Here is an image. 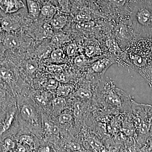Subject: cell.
<instances>
[{"label":"cell","instance_id":"cell-18","mask_svg":"<svg viewBox=\"0 0 152 152\" xmlns=\"http://www.w3.org/2000/svg\"><path fill=\"white\" fill-rule=\"evenodd\" d=\"M27 71L30 74H32L38 68L37 62L35 60L32 59L29 60L27 62L26 65Z\"/></svg>","mask_w":152,"mask_h":152},{"label":"cell","instance_id":"cell-22","mask_svg":"<svg viewBox=\"0 0 152 152\" xmlns=\"http://www.w3.org/2000/svg\"><path fill=\"white\" fill-rule=\"evenodd\" d=\"M74 115L77 118H78L81 115L83 110V105L80 102H77L74 105Z\"/></svg>","mask_w":152,"mask_h":152},{"label":"cell","instance_id":"cell-38","mask_svg":"<svg viewBox=\"0 0 152 152\" xmlns=\"http://www.w3.org/2000/svg\"><path fill=\"white\" fill-rule=\"evenodd\" d=\"M5 96V92L1 88H0V99L4 97Z\"/></svg>","mask_w":152,"mask_h":152},{"label":"cell","instance_id":"cell-5","mask_svg":"<svg viewBox=\"0 0 152 152\" xmlns=\"http://www.w3.org/2000/svg\"><path fill=\"white\" fill-rule=\"evenodd\" d=\"M67 19V17L64 14V12L58 11L54 17L50 20V23L53 28L61 29L66 26Z\"/></svg>","mask_w":152,"mask_h":152},{"label":"cell","instance_id":"cell-25","mask_svg":"<svg viewBox=\"0 0 152 152\" xmlns=\"http://www.w3.org/2000/svg\"><path fill=\"white\" fill-rule=\"evenodd\" d=\"M72 117L70 114L65 113L61 115L59 117L58 121L61 124H67L72 121Z\"/></svg>","mask_w":152,"mask_h":152},{"label":"cell","instance_id":"cell-9","mask_svg":"<svg viewBox=\"0 0 152 152\" xmlns=\"http://www.w3.org/2000/svg\"><path fill=\"white\" fill-rule=\"evenodd\" d=\"M0 22L3 30L6 31L10 32L18 28L16 23L10 18H4Z\"/></svg>","mask_w":152,"mask_h":152},{"label":"cell","instance_id":"cell-7","mask_svg":"<svg viewBox=\"0 0 152 152\" xmlns=\"http://www.w3.org/2000/svg\"><path fill=\"white\" fill-rule=\"evenodd\" d=\"M4 45L6 48H16L20 46V41L16 36L9 34L6 36L4 40Z\"/></svg>","mask_w":152,"mask_h":152},{"label":"cell","instance_id":"cell-29","mask_svg":"<svg viewBox=\"0 0 152 152\" xmlns=\"http://www.w3.org/2000/svg\"><path fill=\"white\" fill-rule=\"evenodd\" d=\"M85 61H86V58L85 56L83 55H80L75 58L74 60V63L76 65L80 66L83 64Z\"/></svg>","mask_w":152,"mask_h":152},{"label":"cell","instance_id":"cell-31","mask_svg":"<svg viewBox=\"0 0 152 152\" xmlns=\"http://www.w3.org/2000/svg\"><path fill=\"white\" fill-rule=\"evenodd\" d=\"M142 150L143 151H152V135L149 138L145 147Z\"/></svg>","mask_w":152,"mask_h":152},{"label":"cell","instance_id":"cell-23","mask_svg":"<svg viewBox=\"0 0 152 152\" xmlns=\"http://www.w3.org/2000/svg\"><path fill=\"white\" fill-rule=\"evenodd\" d=\"M77 50V46L75 43L69 44L66 48L67 54L69 56H73L75 55Z\"/></svg>","mask_w":152,"mask_h":152},{"label":"cell","instance_id":"cell-30","mask_svg":"<svg viewBox=\"0 0 152 152\" xmlns=\"http://www.w3.org/2000/svg\"><path fill=\"white\" fill-rule=\"evenodd\" d=\"M109 3L116 7H122L124 5L126 0H108Z\"/></svg>","mask_w":152,"mask_h":152},{"label":"cell","instance_id":"cell-37","mask_svg":"<svg viewBox=\"0 0 152 152\" xmlns=\"http://www.w3.org/2000/svg\"><path fill=\"white\" fill-rule=\"evenodd\" d=\"M18 148L19 151L25 152L26 151V149L25 147L23 145H19L18 147Z\"/></svg>","mask_w":152,"mask_h":152},{"label":"cell","instance_id":"cell-1","mask_svg":"<svg viewBox=\"0 0 152 152\" xmlns=\"http://www.w3.org/2000/svg\"><path fill=\"white\" fill-rule=\"evenodd\" d=\"M131 26L136 37L152 38V0H142L130 14Z\"/></svg>","mask_w":152,"mask_h":152},{"label":"cell","instance_id":"cell-12","mask_svg":"<svg viewBox=\"0 0 152 152\" xmlns=\"http://www.w3.org/2000/svg\"><path fill=\"white\" fill-rule=\"evenodd\" d=\"M52 39L55 43L60 45L67 42L69 41V38L67 35L66 34L59 33L54 34L52 37Z\"/></svg>","mask_w":152,"mask_h":152},{"label":"cell","instance_id":"cell-27","mask_svg":"<svg viewBox=\"0 0 152 152\" xmlns=\"http://www.w3.org/2000/svg\"><path fill=\"white\" fill-rule=\"evenodd\" d=\"M56 80L51 79L49 80L46 85V88L48 90H53L56 89L58 86V82Z\"/></svg>","mask_w":152,"mask_h":152},{"label":"cell","instance_id":"cell-14","mask_svg":"<svg viewBox=\"0 0 152 152\" xmlns=\"http://www.w3.org/2000/svg\"><path fill=\"white\" fill-rule=\"evenodd\" d=\"M51 58L55 61H61L64 59L65 55L62 49H55L51 53Z\"/></svg>","mask_w":152,"mask_h":152},{"label":"cell","instance_id":"cell-41","mask_svg":"<svg viewBox=\"0 0 152 152\" xmlns=\"http://www.w3.org/2000/svg\"><path fill=\"white\" fill-rule=\"evenodd\" d=\"M1 53H0V57H1Z\"/></svg>","mask_w":152,"mask_h":152},{"label":"cell","instance_id":"cell-35","mask_svg":"<svg viewBox=\"0 0 152 152\" xmlns=\"http://www.w3.org/2000/svg\"><path fill=\"white\" fill-rule=\"evenodd\" d=\"M86 54L88 56H94V48L93 47H88L86 49Z\"/></svg>","mask_w":152,"mask_h":152},{"label":"cell","instance_id":"cell-2","mask_svg":"<svg viewBox=\"0 0 152 152\" xmlns=\"http://www.w3.org/2000/svg\"><path fill=\"white\" fill-rule=\"evenodd\" d=\"M25 7L23 0H0V9L6 13H14Z\"/></svg>","mask_w":152,"mask_h":152},{"label":"cell","instance_id":"cell-17","mask_svg":"<svg viewBox=\"0 0 152 152\" xmlns=\"http://www.w3.org/2000/svg\"><path fill=\"white\" fill-rule=\"evenodd\" d=\"M20 142L23 143L25 146H27L28 147L29 150L33 149L34 147V142L32 138L29 136L23 135L20 137Z\"/></svg>","mask_w":152,"mask_h":152},{"label":"cell","instance_id":"cell-39","mask_svg":"<svg viewBox=\"0 0 152 152\" xmlns=\"http://www.w3.org/2000/svg\"><path fill=\"white\" fill-rule=\"evenodd\" d=\"M44 1V3L45 2H49L53 4L54 5L57 2V0H43Z\"/></svg>","mask_w":152,"mask_h":152},{"label":"cell","instance_id":"cell-4","mask_svg":"<svg viewBox=\"0 0 152 152\" xmlns=\"http://www.w3.org/2000/svg\"><path fill=\"white\" fill-rule=\"evenodd\" d=\"M30 18L37 19L40 15L41 7L38 0H26Z\"/></svg>","mask_w":152,"mask_h":152},{"label":"cell","instance_id":"cell-13","mask_svg":"<svg viewBox=\"0 0 152 152\" xmlns=\"http://www.w3.org/2000/svg\"><path fill=\"white\" fill-rule=\"evenodd\" d=\"M61 12L68 13L70 11L71 0H57Z\"/></svg>","mask_w":152,"mask_h":152},{"label":"cell","instance_id":"cell-11","mask_svg":"<svg viewBox=\"0 0 152 152\" xmlns=\"http://www.w3.org/2000/svg\"><path fill=\"white\" fill-rule=\"evenodd\" d=\"M106 102L114 106H118L121 104L120 97L115 93L110 91L106 96Z\"/></svg>","mask_w":152,"mask_h":152},{"label":"cell","instance_id":"cell-40","mask_svg":"<svg viewBox=\"0 0 152 152\" xmlns=\"http://www.w3.org/2000/svg\"><path fill=\"white\" fill-rule=\"evenodd\" d=\"M3 29L2 28L1 25V22H0V33L2 31Z\"/></svg>","mask_w":152,"mask_h":152},{"label":"cell","instance_id":"cell-36","mask_svg":"<svg viewBox=\"0 0 152 152\" xmlns=\"http://www.w3.org/2000/svg\"><path fill=\"white\" fill-rule=\"evenodd\" d=\"M37 99L39 102L41 103L44 104L45 103V98L43 97V96H39L37 98Z\"/></svg>","mask_w":152,"mask_h":152},{"label":"cell","instance_id":"cell-26","mask_svg":"<svg viewBox=\"0 0 152 152\" xmlns=\"http://www.w3.org/2000/svg\"><path fill=\"white\" fill-rule=\"evenodd\" d=\"M55 79L58 82H61L62 83H66L69 80V76L67 74L63 72L56 75Z\"/></svg>","mask_w":152,"mask_h":152},{"label":"cell","instance_id":"cell-20","mask_svg":"<svg viewBox=\"0 0 152 152\" xmlns=\"http://www.w3.org/2000/svg\"><path fill=\"white\" fill-rule=\"evenodd\" d=\"M47 70L51 73L56 74L63 72V68L61 66L56 65H52L47 66Z\"/></svg>","mask_w":152,"mask_h":152},{"label":"cell","instance_id":"cell-24","mask_svg":"<svg viewBox=\"0 0 152 152\" xmlns=\"http://www.w3.org/2000/svg\"><path fill=\"white\" fill-rule=\"evenodd\" d=\"M43 28L44 33L46 37H52L54 34L53 31V27L50 23L48 24V23H45L43 26Z\"/></svg>","mask_w":152,"mask_h":152},{"label":"cell","instance_id":"cell-16","mask_svg":"<svg viewBox=\"0 0 152 152\" xmlns=\"http://www.w3.org/2000/svg\"><path fill=\"white\" fill-rule=\"evenodd\" d=\"M72 90V88L70 86L65 85L61 86L58 89V96L61 97L67 96Z\"/></svg>","mask_w":152,"mask_h":152},{"label":"cell","instance_id":"cell-15","mask_svg":"<svg viewBox=\"0 0 152 152\" xmlns=\"http://www.w3.org/2000/svg\"><path fill=\"white\" fill-rule=\"evenodd\" d=\"M0 77L5 80H12L14 77V74L8 68H0Z\"/></svg>","mask_w":152,"mask_h":152},{"label":"cell","instance_id":"cell-8","mask_svg":"<svg viewBox=\"0 0 152 152\" xmlns=\"http://www.w3.org/2000/svg\"><path fill=\"white\" fill-rule=\"evenodd\" d=\"M111 63L107 59L104 58L99 60L93 64L92 69L96 72L102 73L104 72Z\"/></svg>","mask_w":152,"mask_h":152},{"label":"cell","instance_id":"cell-32","mask_svg":"<svg viewBox=\"0 0 152 152\" xmlns=\"http://www.w3.org/2000/svg\"><path fill=\"white\" fill-rule=\"evenodd\" d=\"M13 118V115L12 114L10 115V118H9L7 121L5 122L4 125V127H3V131L4 132L6 131L7 129H8L10 125H11L12 121Z\"/></svg>","mask_w":152,"mask_h":152},{"label":"cell","instance_id":"cell-6","mask_svg":"<svg viewBox=\"0 0 152 152\" xmlns=\"http://www.w3.org/2000/svg\"><path fill=\"white\" fill-rule=\"evenodd\" d=\"M21 115L23 119L26 121H33L35 117V110L30 105H24L21 110Z\"/></svg>","mask_w":152,"mask_h":152},{"label":"cell","instance_id":"cell-10","mask_svg":"<svg viewBox=\"0 0 152 152\" xmlns=\"http://www.w3.org/2000/svg\"><path fill=\"white\" fill-rule=\"evenodd\" d=\"M66 101L63 97H58L52 101L53 109L55 111H61L65 107Z\"/></svg>","mask_w":152,"mask_h":152},{"label":"cell","instance_id":"cell-19","mask_svg":"<svg viewBox=\"0 0 152 152\" xmlns=\"http://www.w3.org/2000/svg\"><path fill=\"white\" fill-rule=\"evenodd\" d=\"M77 96L84 99H89L91 98L92 94L89 90L81 88L78 90L76 93Z\"/></svg>","mask_w":152,"mask_h":152},{"label":"cell","instance_id":"cell-34","mask_svg":"<svg viewBox=\"0 0 152 152\" xmlns=\"http://www.w3.org/2000/svg\"><path fill=\"white\" fill-rule=\"evenodd\" d=\"M48 129L51 132L54 134L57 135L59 134V130L58 128L56 126L53 125V126H49Z\"/></svg>","mask_w":152,"mask_h":152},{"label":"cell","instance_id":"cell-33","mask_svg":"<svg viewBox=\"0 0 152 152\" xmlns=\"http://www.w3.org/2000/svg\"><path fill=\"white\" fill-rule=\"evenodd\" d=\"M70 148L73 151H77L80 150L81 146L78 143L73 142L69 145Z\"/></svg>","mask_w":152,"mask_h":152},{"label":"cell","instance_id":"cell-21","mask_svg":"<svg viewBox=\"0 0 152 152\" xmlns=\"http://www.w3.org/2000/svg\"><path fill=\"white\" fill-rule=\"evenodd\" d=\"M88 141L90 145L95 150H97V151H101L103 149V147L102 144L94 138H90L88 140Z\"/></svg>","mask_w":152,"mask_h":152},{"label":"cell","instance_id":"cell-3","mask_svg":"<svg viewBox=\"0 0 152 152\" xmlns=\"http://www.w3.org/2000/svg\"><path fill=\"white\" fill-rule=\"evenodd\" d=\"M58 11V8L54 5L50 3L45 2L41 7L40 15L44 19L50 20Z\"/></svg>","mask_w":152,"mask_h":152},{"label":"cell","instance_id":"cell-28","mask_svg":"<svg viewBox=\"0 0 152 152\" xmlns=\"http://www.w3.org/2000/svg\"><path fill=\"white\" fill-rule=\"evenodd\" d=\"M4 143L5 147L8 150L12 149L15 146V142L10 138L6 139L4 141Z\"/></svg>","mask_w":152,"mask_h":152}]
</instances>
